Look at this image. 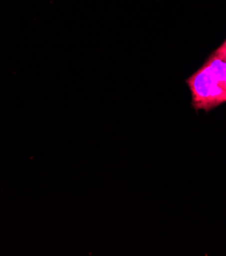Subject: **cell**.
Listing matches in <instances>:
<instances>
[{"label":"cell","instance_id":"2","mask_svg":"<svg viewBox=\"0 0 226 256\" xmlns=\"http://www.w3.org/2000/svg\"><path fill=\"white\" fill-rule=\"evenodd\" d=\"M212 54H214V56H218L219 58L223 60L224 62H226V40H224V42L218 48L215 49V51Z\"/></svg>","mask_w":226,"mask_h":256},{"label":"cell","instance_id":"1","mask_svg":"<svg viewBox=\"0 0 226 256\" xmlns=\"http://www.w3.org/2000/svg\"><path fill=\"white\" fill-rule=\"evenodd\" d=\"M186 83L192 93L193 108L210 112L226 102V62L210 54Z\"/></svg>","mask_w":226,"mask_h":256}]
</instances>
